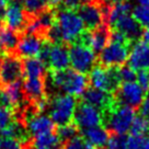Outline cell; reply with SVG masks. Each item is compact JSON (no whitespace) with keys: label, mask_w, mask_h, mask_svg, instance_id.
I'll return each mask as SVG.
<instances>
[{"label":"cell","mask_w":149,"mask_h":149,"mask_svg":"<svg viewBox=\"0 0 149 149\" xmlns=\"http://www.w3.org/2000/svg\"><path fill=\"white\" fill-rule=\"evenodd\" d=\"M145 90L137 81L122 82L113 93L116 103L136 109L145 100Z\"/></svg>","instance_id":"8"},{"label":"cell","mask_w":149,"mask_h":149,"mask_svg":"<svg viewBox=\"0 0 149 149\" xmlns=\"http://www.w3.org/2000/svg\"><path fill=\"white\" fill-rule=\"evenodd\" d=\"M10 0H0V9H5V7L8 5Z\"/></svg>","instance_id":"41"},{"label":"cell","mask_w":149,"mask_h":149,"mask_svg":"<svg viewBox=\"0 0 149 149\" xmlns=\"http://www.w3.org/2000/svg\"><path fill=\"white\" fill-rule=\"evenodd\" d=\"M80 130L78 128V126L74 123L70 122L64 125H59V127L57 128V135L59 137V139L61 140V143H66L67 140H70L71 138H74L76 136H78V133Z\"/></svg>","instance_id":"26"},{"label":"cell","mask_w":149,"mask_h":149,"mask_svg":"<svg viewBox=\"0 0 149 149\" xmlns=\"http://www.w3.org/2000/svg\"><path fill=\"white\" fill-rule=\"evenodd\" d=\"M136 81H137L145 90H148V88H149V70L148 69L138 70L137 74H136Z\"/></svg>","instance_id":"34"},{"label":"cell","mask_w":149,"mask_h":149,"mask_svg":"<svg viewBox=\"0 0 149 149\" xmlns=\"http://www.w3.org/2000/svg\"><path fill=\"white\" fill-rule=\"evenodd\" d=\"M130 43L110 41L99 53V61L104 67H121L127 61L130 54Z\"/></svg>","instance_id":"7"},{"label":"cell","mask_w":149,"mask_h":149,"mask_svg":"<svg viewBox=\"0 0 149 149\" xmlns=\"http://www.w3.org/2000/svg\"><path fill=\"white\" fill-rule=\"evenodd\" d=\"M140 115L143 116L149 122V99L144 100V102L140 105Z\"/></svg>","instance_id":"36"},{"label":"cell","mask_w":149,"mask_h":149,"mask_svg":"<svg viewBox=\"0 0 149 149\" xmlns=\"http://www.w3.org/2000/svg\"><path fill=\"white\" fill-rule=\"evenodd\" d=\"M0 144H1V137H0Z\"/></svg>","instance_id":"45"},{"label":"cell","mask_w":149,"mask_h":149,"mask_svg":"<svg viewBox=\"0 0 149 149\" xmlns=\"http://www.w3.org/2000/svg\"><path fill=\"white\" fill-rule=\"evenodd\" d=\"M23 77V65L20 58L10 53L2 59L0 68V84L6 86L11 82L18 81Z\"/></svg>","instance_id":"12"},{"label":"cell","mask_w":149,"mask_h":149,"mask_svg":"<svg viewBox=\"0 0 149 149\" xmlns=\"http://www.w3.org/2000/svg\"><path fill=\"white\" fill-rule=\"evenodd\" d=\"M136 70L133 69L130 66H121L118 67V77L122 82H130L136 81Z\"/></svg>","instance_id":"30"},{"label":"cell","mask_w":149,"mask_h":149,"mask_svg":"<svg viewBox=\"0 0 149 149\" xmlns=\"http://www.w3.org/2000/svg\"><path fill=\"white\" fill-rule=\"evenodd\" d=\"M78 14L84 24V28L91 31L104 23V18L99 2L90 0L78 8Z\"/></svg>","instance_id":"13"},{"label":"cell","mask_w":149,"mask_h":149,"mask_svg":"<svg viewBox=\"0 0 149 149\" xmlns=\"http://www.w3.org/2000/svg\"><path fill=\"white\" fill-rule=\"evenodd\" d=\"M86 147H87V141L84 140V137L79 136H76L64 143V149H86Z\"/></svg>","instance_id":"32"},{"label":"cell","mask_w":149,"mask_h":149,"mask_svg":"<svg viewBox=\"0 0 149 149\" xmlns=\"http://www.w3.org/2000/svg\"><path fill=\"white\" fill-rule=\"evenodd\" d=\"M22 7L26 14L36 15L43 10L49 8V0H23Z\"/></svg>","instance_id":"25"},{"label":"cell","mask_w":149,"mask_h":149,"mask_svg":"<svg viewBox=\"0 0 149 149\" xmlns=\"http://www.w3.org/2000/svg\"><path fill=\"white\" fill-rule=\"evenodd\" d=\"M130 132L133 135L145 136L149 133V122L143 115H137L132 123Z\"/></svg>","instance_id":"27"},{"label":"cell","mask_w":149,"mask_h":149,"mask_svg":"<svg viewBox=\"0 0 149 149\" xmlns=\"http://www.w3.org/2000/svg\"><path fill=\"white\" fill-rule=\"evenodd\" d=\"M69 59L71 68L82 74H88L97 64L95 53L84 43L77 42L70 44Z\"/></svg>","instance_id":"5"},{"label":"cell","mask_w":149,"mask_h":149,"mask_svg":"<svg viewBox=\"0 0 149 149\" xmlns=\"http://www.w3.org/2000/svg\"><path fill=\"white\" fill-rule=\"evenodd\" d=\"M88 0H63V5L64 8L71 10H78L81 5H84V2H87Z\"/></svg>","instance_id":"35"},{"label":"cell","mask_w":149,"mask_h":149,"mask_svg":"<svg viewBox=\"0 0 149 149\" xmlns=\"http://www.w3.org/2000/svg\"><path fill=\"white\" fill-rule=\"evenodd\" d=\"M22 86L24 95L33 102L46 97V84L44 78H25Z\"/></svg>","instance_id":"20"},{"label":"cell","mask_w":149,"mask_h":149,"mask_svg":"<svg viewBox=\"0 0 149 149\" xmlns=\"http://www.w3.org/2000/svg\"><path fill=\"white\" fill-rule=\"evenodd\" d=\"M125 0H98L97 2H100V3H105V5L109 6H113L116 5V3H120V2H123Z\"/></svg>","instance_id":"37"},{"label":"cell","mask_w":149,"mask_h":149,"mask_svg":"<svg viewBox=\"0 0 149 149\" xmlns=\"http://www.w3.org/2000/svg\"><path fill=\"white\" fill-rule=\"evenodd\" d=\"M148 95H149V88H148Z\"/></svg>","instance_id":"46"},{"label":"cell","mask_w":149,"mask_h":149,"mask_svg":"<svg viewBox=\"0 0 149 149\" xmlns=\"http://www.w3.org/2000/svg\"><path fill=\"white\" fill-rule=\"evenodd\" d=\"M49 116L57 125H64L74 120L77 107L76 97L71 94H56L49 102Z\"/></svg>","instance_id":"4"},{"label":"cell","mask_w":149,"mask_h":149,"mask_svg":"<svg viewBox=\"0 0 149 149\" xmlns=\"http://www.w3.org/2000/svg\"><path fill=\"white\" fill-rule=\"evenodd\" d=\"M112 29H114L118 32H121L123 35H125V37L130 43H135L139 41L140 37H143V33H144L143 26L130 14H126L124 17H122Z\"/></svg>","instance_id":"19"},{"label":"cell","mask_w":149,"mask_h":149,"mask_svg":"<svg viewBox=\"0 0 149 149\" xmlns=\"http://www.w3.org/2000/svg\"><path fill=\"white\" fill-rule=\"evenodd\" d=\"M128 66L136 71L141 69H149V43L145 41H137L130 48Z\"/></svg>","instance_id":"15"},{"label":"cell","mask_w":149,"mask_h":149,"mask_svg":"<svg viewBox=\"0 0 149 149\" xmlns=\"http://www.w3.org/2000/svg\"><path fill=\"white\" fill-rule=\"evenodd\" d=\"M130 2L136 6H147V7H149V0H130Z\"/></svg>","instance_id":"38"},{"label":"cell","mask_w":149,"mask_h":149,"mask_svg":"<svg viewBox=\"0 0 149 149\" xmlns=\"http://www.w3.org/2000/svg\"><path fill=\"white\" fill-rule=\"evenodd\" d=\"M56 25L61 32V42L72 44L84 32V24L76 10L61 9L56 12Z\"/></svg>","instance_id":"3"},{"label":"cell","mask_w":149,"mask_h":149,"mask_svg":"<svg viewBox=\"0 0 149 149\" xmlns=\"http://www.w3.org/2000/svg\"><path fill=\"white\" fill-rule=\"evenodd\" d=\"M143 38H144L145 42L149 43V28H146V30L143 33Z\"/></svg>","instance_id":"39"},{"label":"cell","mask_w":149,"mask_h":149,"mask_svg":"<svg viewBox=\"0 0 149 149\" xmlns=\"http://www.w3.org/2000/svg\"><path fill=\"white\" fill-rule=\"evenodd\" d=\"M24 125L28 130L29 134L32 136H37L45 133H51L55 130V123L51 116L44 115L43 113L34 112L24 118Z\"/></svg>","instance_id":"14"},{"label":"cell","mask_w":149,"mask_h":149,"mask_svg":"<svg viewBox=\"0 0 149 149\" xmlns=\"http://www.w3.org/2000/svg\"><path fill=\"white\" fill-rule=\"evenodd\" d=\"M145 136H138L130 134L127 137V149H141Z\"/></svg>","instance_id":"33"},{"label":"cell","mask_w":149,"mask_h":149,"mask_svg":"<svg viewBox=\"0 0 149 149\" xmlns=\"http://www.w3.org/2000/svg\"><path fill=\"white\" fill-rule=\"evenodd\" d=\"M61 140L59 139L58 135L51 132V133H45L41 135L34 136V139L31 141L32 149H51L56 145H59Z\"/></svg>","instance_id":"24"},{"label":"cell","mask_w":149,"mask_h":149,"mask_svg":"<svg viewBox=\"0 0 149 149\" xmlns=\"http://www.w3.org/2000/svg\"><path fill=\"white\" fill-rule=\"evenodd\" d=\"M102 113L104 126L112 134H126L136 116L135 109L118 103L102 111Z\"/></svg>","instance_id":"2"},{"label":"cell","mask_w":149,"mask_h":149,"mask_svg":"<svg viewBox=\"0 0 149 149\" xmlns=\"http://www.w3.org/2000/svg\"><path fill=\"white\" fill-rule=\"evenodd\" d=\"M51 149H64V146H61V144H59V145L54 146V147H52Z\"/></svg>","instance_id":"42"},{"label":"cell","mask_w":149,"mask_h":149,"mask_svg":"<svg viewBox=\"0 0 149 149\" xmlns=\"http://www.w3.org/2000/svg\"><path fill=\"white\" fill-rule=\"evenodd\" d=\"M94 1H98V0H94Z\"/></svg>","instance_id":"47"},{"label":"cell","mask_w":149,"mask_h":149,"mask_svg":"<svg viewBox=\"0 0 149 149\" xmlns=\"http://www.w3.org/2000/svg\"><path fill=\"white\" fill-rule=\"evenodd\" d=\"M107 149H127V136L125 134H113L109 137Z\"/></svg>","instance_id":"29"},{"label":"cell","mask_w":149,"mask_h":149,"mask_svg":"<svg viewBox=\"0 0 149 149\" xmlns=\"http://www.w3.org/2000/svg\"><path fill=\"white\" fill-rule=\"evenodd\" d=\"M133 17L143 26L149 28V7L147 6H135L132 10Z\"/></svg>","instance_id":"28"},{"label":"cell","mask_w":149,"mask_h":149,"mask_svg":"<svg viewBox=\"0 0 149 149\" xmlns=\"http://www.w3.org/2000/svg\"><path fill=\"white\" fill-rule=\"evenodd\" d=\"M2 59H3V58H2L1 55H0V68H1V65H2Z\"/></svg>","instance_id":"44"},{"label":"cell","mask_w":149,"mask_h":149,"mask_svg":"<svg viewBox=\"0 0 149 149\" xmlns=\"http://www.w3.org/2000/svg\"><path fill=\"white\" fill-rule=\"evenodd\" d=\"M141 149H149V136L144 138V143H143Z\"/></svg>","instance_id":"40"},{"label":"cell","mask_w":149,"mask_h":149,"mask_svg":"<svg viewBox=\"0 0 149 149\" xmlns=\"http://www.w3.org/2000/svg\"><path fill=\"white\" fill-rule=\"evenodd\" d=\"M19 40L20 38L15 31L6 24H0V52L10 54L11 52L15 51Z\"/></svg>","instance_id":"23"},{"label":"cell","mask_w":149,"mask_h":149,"mask_svg":"<svg viewBox=\"0 0 149 149\" xmlns=\"http://www.w3.org/2000/svg\"><path fill=\"white\" fill-rule=\"evenodd\" d=\"M89 82L92 87L102 89L110 93H114L121 84L118 77V67H104V66H94L89 72Z\"/></svg>","instance_id":"6"},{"label":"cell","mask_w":149,"mask_h":149,"mask_svg":"<svg viewBox=\"0 0 149 149\" xmlns=\"http://www.w3.org/2000/svg\"><path fill=\"white\" fill-rule=\"evenodd\" d=\"M86 149H97V148H95V147H93L92 145H90V144L87 143V147H86Z\"/></svg>","instance_id":"43"},{"label":"cell","mask_w":149,"mask_h":149,"mask_svg":"<svg viewBox=\"0 0 149 149\" xmlns=\"http://www.w3.org/2000/svg\"><path fill=\"white\" fill-rule=\"evenodd\" d=\"M2 21L7 26L12 29L15 32L23 31L26 29L28 20H26V12L24 11L22 5L19 0L9 1L8 5L3 9V18Z\"/></svg>","instance_id":"11"},{"label":"cell","mask_w":149,"mask_h":149,"mask_svg":"<svg viewBox=\"0 0 149 149\" xmlns=\"http://www.w3.org/2000/svg\"><path fill=\"white\" fill-rule=\"evenodd\" d=\"M72 121L78 126L80 132L93 126L101 125L103 122L102 110L82 101L77 104Z\"/></svg>","instance_id":"9"},{"label":"cell","mask_w":149,"mask_h":149,"mask_svg":"<svg viewBox=\"0 0 149 149\" xmlns=\"http://www.w3.org/2000/svg\"><path fill=\"white\" fill-rule=\"evenodd\" d=\"M13 122V111L0 105V130L5 128Z\"/></svg>","instance_id":"31"},{"label":"cell","mask_w":149,"mask_h":149,"mask_svg":"<svg viewBox=\"0 0 149 149\" xmlns=\"http://www.w3.org/2000/svg\"><path fill=\"white\" fill-rule=\"evenodd\" d=\"M69 65V48L63 43H51L46 66L51 70H63L67 69Z\"/></svg>","instance_id":"18"},{"label":"cell","mask_w":149,"mask_h":149,"mask_svg":"<svg viewBox=\"0 0 149 149\" xmlns=\"http://www.w3.org/2000/svg\"><path fill=\"white\" fill-rule=\"evenodd\" d=\"M45 41L37 33H30L25 34L19 40L17 53L19 56L29 58V57H38L40 52L42 49L43 44Z\"/></svg>","instance_id":"16"},{"label":"cell","mask_w":149,"mask_h":149,"mask_svg":"<svg viewBox=\"0 0 149 149\" xmlns=\"http://www.w3.org/2000/svg\"><path fill=\"white\" fill-rule=\"evenodd\" d=\"M110 40H111L110 26L107 24L103 23L97 29L91 30L89 32L84 31L78 41L88 45L95 54H99L109 44Z\"/></svg>","instance_id":"10"},{"label":"cell","mask_w":149,"mask_h":149,"mask_svg":"<svg viewBox=\"0 0 149 149\" xmlns=\"http://www.w3.org/2000/svg\"><path fill=\"white\" fill-rule=\"evenodd\" d=\"M24 78H44L46 74V64L38 57H29L22 63Z\"/></svg>","instance_id":"22"},{"label":"cell","mask_w":149,"mask_h":149,"mask_svg":"<svg viewBox=\"0 0 149 149\" xmlns=\"http://www.w3.org/2000/svg\"><path fill=\"white\" fill-rule=\"evenodd\" d=\"M82 135H84V140L88 144L92 145L95 148H102L107 144L109 140V130L105 128V126L102 125H97L87 128L84 130H81Z\"/></svg>","instance_id":"21"},{"label":"cell","mask_w":149,"mask_h":149,"mask_svg":"<svg viewBox=\"0 0 149 149\" xmlns=\"http://www.w3.org/2000/svg\"><path fill=\"white\" fill-rule=\"evenodd\" d=\"M81 97L84 102L89 103L93 107H99L102 111L110 109L116 103L113 93L104 91L102 89L94 88L92 86L87 88V90L84 91Z\"/></svg>","instance_id":"17"},{"label":"cell","mask_w":149,"mask_h":149,"mask_svg":"<svg viewBox=\"0 0 149 149\" xmlns=\"http://www.w3.org/2000/svg\"><path fill=\"white\" fill-rule=\"evenodd\" d=\"M45 84H51L56 90H61L67 94H71L76 98L81 97L87 90L89 79L86 74L71 69L51 70L48 74V79Z\"/></svg>","instance_id":"1"}]
</instances>
